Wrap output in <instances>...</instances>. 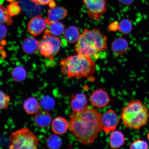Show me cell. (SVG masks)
I'll use <instances>...</instances> for the list:
<instances>
[{"mask_svg": "<svg viewBox=\"0 0 149 149\" xmlns=\"http://www.w3.org/2000/svg\"><path fill=\"white\" fill-rule=\"evenodd\" d=\"M26 75L27 72L25 69L20 66L15 68L12 73L13 79L17 82L24 81L26 79Z\"/></svg>", "mask_w": 149, "mask_h": 149, "instance_id": "ffe728a7", "label": "cell"}, {"mask_svg": "<svg viewBox=\"0 0 149 149\" xmlns=\"http://www.w3.org/2000/svg\"><path fill=\"white\" fill-rule=\"evenodd\" d=\"M62 144V140L56 134L49 136L47 140V146L48 148L50 149L60 148Z\"/></svg>", "mask_w": 149, "mask_h": 149, "instance_id": "7402d4cb", "label": "cell"}, {"mask_svg": "<svg viewBox=\"0 0 149 149\" xmlns=\"http://www.w3.org/2000/svg\"><path fill=\"white\" fill-rule=\"evenodd\" d=\"M40 107V104L34 97H31L24 101L23 107L26 113L30 115L36 114L38 112Z\"/></svg>", "mask_w": 149, "mask_h": 149, "instance_id": "d6986e66", "label": "cell"}, {"mask_svg": "<svg viewBox=\"0 0 149 149\" xmlns=\"http://www.w3.org/2000/svg\"><path fill=\"white\" fill-rule=\"evenodd\" d=\"M121 117L126 127L138 130L148 122L149 109L140 100H132L123 109Z\"/></svg>", "mask_w": 149, "mask_h": 149, "instance_id": "277c9868", "label": "cell"}, {"mask_svg": "<svg viewBox=\"0 0 149 149\" xmlns=\"http://www.w3.org/2000/svg\"><path fill=\"white\" fill-rule=\"evenodd\" d=\"M133 29V24L132 22L127 19L121 20L118 24V31L122 34H129Z\"/></svg>", "mask_w": 149, "mask_h": 149, "instance_id": "44dd1931", "label": "cell"}, {"mask_svg": "<svg viewBox=\"0 0 149 149\" xmlns=\"http://www.w3.org/2000/svg\"><path fill=\"white\" fill-rule=\"evenodd\" d=\"M148 145L146 141L141 139H136L130 145V149H147Z\"/></svg>", "mask_w": 149, "mask_h": 149, "instance_id": "83f0119b", "label": "cell"}, {"mask_svg": "<svg viewBox=\"0 0 149 149\" xmlns=\"http://www.w3.org/2000/svg\"><path fill=\"white\" fill-rule=\"evenodd\" d=\"M47 24L41 16H37L30 20L28 24L27 29L31 35L36 36L43 32L46 29Z\"/></svg>", "mask_w": 149, "mask_h": 149, "instance_id": "30bf717a", "label": "cell"}, {"mask_svg": "<svg viewBox=\"0 0 149 149\" xmlns=\"http://www.w3.org/2000/svg\"><path fill=\"white\" fill-rule=\"evenodd\" d=\"M51 114L46 111H38L35 114L34 121L35 124L40 128L47 127L52 123Z\"/></svg>", "mask_w": 149, "mask_h": 149, "instance_id": "9a60e30c", "label": "cell"}, {"mask_svg": "<svg viewBox=\"0 0 149 149\" xmlns=\"http://www.w3.org/2000/svg\"><path fill=\"white\" fill-rule=\"evenodd\" d=\"M91 19L97 21L107 10V0H83Z\"/></svg>", "mask_w": 149, "mask_h": 149, "instance_id": "52a82bcc", "label": "cell"}, {"mask_svg": "<svg viewBox=\"0 0 149 149\" xmlns=\"http://www.w3.org/2000/svg\"><path fill=\"white\" fill-rule=\"evenodd\" d=\"M50 8H53L54 7H55L56 6V4L55 1H52L50 2L49 4Z\"/></svg>", "mask_w": 149, "mask_h": 149, "instance_id": "1f68e13d", "label": "cell"}, {"mask_svg": "<svg viewBox=\"0 0 149 149\" xmlns=\"http://www.w3.org/2000/svg\"><path fill=\"white\" fill-rule=\"evenodd\" d=\"M87 98L83 93H78L74 95H72L70 105L73 111L83 110L87 107Z\"/></svg>", "mask_w": 149, "mask_h": 149, "instance_id": "7c38bea8", "label": "cell"}, {"mask_svg": "<svg viewBox=\"0 0 149 149\" xmlns=\"http://www.w3.org/2000/svg\"><path fill=\"white\" fill-rule=\"evenodd\" d=\"M13 23L9 16L7 8L0 4V24L10 25Z\"/></svg>", "mask_w": 149, "mask_h": 149, "instance_id": "603a6c76", "label": "cell"}, {"mask_svg": "<svg viewBox=\"0 0 149 149\" xmlns=\"http://www.w3.org/2000/svg\"><path fill=\"white\" fill-rule=\"evenodd\" d=\"M68 11L62 6L55 7L50 8L48 11V17L45 19L48 25H50L54 22H59L66 17Z\"/></svg>", "mask_w": 149, "mask_h": 149, "instance_id": "8fae6325", "label": "cell"}, {"mask_svg": "<svg viewBox=\"0 0 149 149\" xmlns=\"http://www.w3.org/2000/svg\"><path fill=\"white\" fill-rule=\"evenodd\" d=\"M147 137H148V140L149 141V131L148 132V134H147Z\"/></svg>", "mask_w": 149, "mask_h": 149, "instance_id": "836d02e7", "label": "cell"}, {"mask_svg": "<svg viewBox=\"0 0 149 149\" xmlns=\"http://www.w3.org/2000/svg\"><path fill=\"white\" fill-rule=\"evenodd\" d=\"M129 44L126 39L123 38L115 39L112 43L111 51L117 55H122L127 52Z\"/></svg>", "mask_w": 149, "mask_h": 149, "instance_id": "5bb4252c", "label": "cell"}, {"mask_svg": "<svg viewBox=\"0 0 149 149\" xmlns=\"http://www.w3.org/2000/svg\"><path fill=\"white\" fill-rule=\"evenodd\" d=\"M52 130L54 133L57 135L63 134L68 131L69 128V123L63 117H56L51 123Z\"/></svg>", "mask_w": 149, "mask_h": 149, "instance_id": "4fadbf2b", "label": "cell"}, {"mask_svg": "<svg viewBox=\"0 0 149 149\" xmlns=\"http://www.w3.org/2000/svg\"><path fill=\"white\" fill-rule=\"evenodd\" d=\"M70 118V132L83 144H92L103 130L102 115L94 108L87 107L81 111H73Z\"/></svg>", "mask_w": 149, "mask_h": 149, "instance_id": "6da1fadb", "label": "cell"}, {"mask_svg": "<svg viewBox=\"0 0 149 149\" xmlns=\"http://www.w3.org/2000/svg\"><path fill=\"white\" fill-rule=\"evenodd\" d=\"M78 28L75 26H70L65 29L64 37L65 40L70 44L77 42L81 36Z\"/></svg>", "mask_w": 149, "mask_h": 149, "instance_id": "e0dca14e", "label": "cell"}, {"mask_svg": "<svg viewBox=\"0 0 149 149\" xmlns=\"http://www.w3.org/2000/svg\"><path fill=\"white\" fill-rule=\"evenodd\" d=\"M111 101L107 93L102 88L96 89L91 94L90 101L92 105L98 108H103L109 105Z\"/></svg>", "mask_w": 149, "mask_h": 149, "instance_id": "9c48e42d", "label": "cell"}, {"mask_svg": "<svg viewBox=\"0 0 149 149\" xmlns=\"http://www.w3.org/2000/svg\"><path fill=\"white\" fill-rule=\"evenodd\" d=\"M8 14L11 17L17 15L20 13L21 8L17 2L12 3L7 7Z\"/></svg>", "mask_w": 149, "mask_h": 149, "instance_id": "4316f807", "label": "cell"}, {"mask_svg": "<svg viewBox=\"0 0 149 149\" xmlns=\"http://www.w3.org/2000/svg\"><path fill=\"white\" fill-rule=\"evenodd\" d=\"M102 130L109 134L116 129L120 121L115 111L109 109L102 115Z\"/></svg>", "mask_w": 149, "mask_h": 149, "instance_id": "ba28073f", "label": "cell"}, {"mask_svg": "<svg viewBox=\"0 0 149 149\" xmlns=\"http://www.w3.org/2000/svg\"><path fill=\"white\" fill-rule=\"evenodd\" d=\"M6 1L9 3H12L14 1V0H6Z\"/></svg>", "mask_w": 149, "mask_h": 149, "instance_id": "d6a6232c", "label": "cell"}, {"mask_svg": "<svg viewBox=\"0 0 149 149\" xmlns=\"http://www.w3.org/2000/svg\"><path fill=\"white\" fill-rule=\"evenodd\" d=\"M119 3L123 5L128 6L131 5L134 0H117Z\"/></svg>", "mask_w": 149, "mask_h": 149, "instance_id": "4dcf8cb0", "label": "cell"}, {"mask_svg": "<svg viewBox=\"0 0 149 149\" xmlns=\"http://www.w3.org/2000/svg\"><path fill=\"white\" fill-rule=\"evenodd\" d=\"M40 42V41L32 37H28L24 40L22 49L25 53L32 54L38 50Z\"/></svg>", "mask_w": 149, "mask_h": 149, "instance_id": "ac0fdd59", "label": "cell"}, {"mask_svg": "<svg viewBox=\"0 0 149 149\" xmlns=\"http://www.w3.org/2000/svg\"><path fill=\"white\" fill-rule=\"evenodd\" d=\"M107 38L98 30L86 29L74 46L78 54L98 58V54L107 48Z\"/></svg>", "mask_w": 149, "mask_h": 149, "instance_id": "7a4b0ae2", "label": "cell"}, {"mask_svg": "<svg viewBox=\"0 0 149 149\" xmlns=\"http://www.w3.org/2000/svg\"><path fill=\"white\" fill-rule=\"evenodd\" d=\"M4 24H0V40H3L6 36L7 29Z\"/></svg>", "mask_w": 149, "mask_h": 149, "instance_id": "f1b7e54d", "label": "cell"}, {"mask_svg": "<svg viewBox=\"0 0 149 149\" xmlns=\"http://www.w3.org/2000/svg\"><path fill=\"white\" fill-rule=\"evenodd\" d=\"M40 105L45 110H51L54 107L55 102L51 97L45 96L41 100Z\"/></svg>", "mask_w": 149, "mask_h": 149, "instance_id": "484cf974", "label": "cell"}, {"mask_svg": "<svg viewBox=\"0 0 149 149\" xmlns=\"http://www.w3.org/2000/svg\"><path fill=\"white\" fill-rule=\"evenodd\" d=\"M33 3L37 5H45L49 3L54 0H31Z\"/></svg>", "mask_w": 149, "mask_h": 149, "instance_id": "f546056e", "label": "cell"}, {"mask_svg": "<svg viewBox=\"0 0 149 149\" xmlns=\"http://www.w3.org/2000/svg\"><path fill=\"white\" fill-rule=\"evenodd\" d=\"M109 142L111 148H118L124 144L125 138L122 132L118 130H114L111 132Z\"/></svg>", "mask_w": 149, "mask_h": 149, "instance_id": "2e32d148", "label": "cell"}, {"mask_svg": "<svg viewBox=\"0 0 149 149\" xmlns=\"http://www.w3.org/2000/svg\"><path fill=\"white\" fill-rule=\"evenodd\" d=\"M9 148L36 149L40 139L29 128L24 127L12 132L9 137Z\"/></svg>", "mask_w": 149, "mask_h": 149, "instance_id": "5b68a950", "label": "cell"}, {"mask_svg": "<svg viewBox=\"0 0 149 149\" xmlns=\"http://www.w3.org/2000/svg\"><path fill=\"white\" fill-rule=\"evenodd\" d=\"M63 75L70 79L88 77L95 72V63L90 57L79 54L69 56L60 62Z\"/></svg>", "mask_w": 149, "mask_h": 149, "instance_id": "3957f363", "label": "cell"}, {"mask_svg": "<svg viewBox=\"0 0 149 149\" xmlns=\"http://www.w3.org/2000/svg\"><path fill=\"white\" fill-rule=\"evenodd\" d=\"M49 30L52 34L55 36L62 34L65 31L64 25L59 22H54L50 25Z\"/></svg>", "mask_w": 149, "mask_h": 149, "instance_id": "cb8c5ba5", "label": "cell"}, {"mask_svg": "<svg viewBox=\"0 0 149 149\" xmlns=\"http://www.w3.org/2000/svg\"><path fill=\"white\" fill-rule=\"evenodd\" d=\"M61 41L58 37L54 36L47 29L40 41L39 51L41 54L50 60L53 61L60 51Z\"/></svg>", "mask_w": 149, "mask_h": 149, "instance_id": "8992f818", "label": "cell"}, {"mask_svg": "<svg viewBox=\"0 0 149 149\" xmlns=\"http://www.w3.org/2000/svg\"><path fill=\"white\" fill-rule=\"evenodd\" d=\"M10 100V96L0 89V110L8 109Z\"/></svg>", "mask_w": 149, "mask_h": 149, "instance_id": "d4e9b609", "label": "cell"}]
</instances>
